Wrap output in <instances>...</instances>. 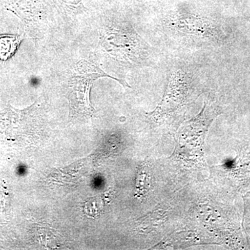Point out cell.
I'll list each match as a JSON object with an SVG mask.
<instances>
[{"mask_svg": "<svg viewBox=\"0 0 250 250\" xmlns=\"http://www.w3.org/2000/svg\"><path fill=\"white\" fill-rule=\"evenodd\" d=\"M0 7L21 20L26 33L36 43L45 38L52 26V14L45 0H0Z\"/></svg>", "mask_w": 250, "mask_h": 250, "instance_id": "obj_3", "label": "cell"}, {"mask_svg": "<svg viewBox=\"0 0 250 250\" xmlns=\"http://www.w3.org/2000/svg\"><path fill=\"white\" fill-rule=\"evenodd\" d=\"M245 210L243 227L250 241V192L244 196Z\"/></svg>", "mask_w": 250, "mask_h": 250, "instance_id": "obj_9", "label": "cell"}, {"mask_svg": "<svg viewBox=\"0 0 250 250\" xmlns=\"http://www.w3.org/2000/svg\"><path fill=\"white\" fill-rule=\"evenodd\" d=\"M166 24L171 30L197 41L213 42L221 34L212 20L190 14L171 15L167 17Z\"/></svg>", "mask_w": 250, "mask_h": 250, "instance_id": "obj_5", "label": "cell"}, {"mask_svg": "<svg viewBox=\"0 0 250 250\" xmlns=\"http://www.w3.org/2000/svg\"><path fill=\"white\" fill-rule=\"evenodd\" d=\"M238 164L240 174H245L246 179H250V149L243 152Z\"/></svg>", "mask_w": 250, "mask_h": 250, "instance_id": "obj_8", "label": "cell"}, {"mask_svg": "<svg viewBox=\"0 0 250 250\" xmlns=\"http://www.w3.org/2000/svg\"><path fill=\"white\" fill-rule=\"evenodd\" d=\"M193 80L190 75L182 70L171 74L164 99L155 111L149 113L148 118L159 122L184 106L191 95Z\"/></svg>", "mask_w": 250, "mask_h": 250, "instance_id": "obj_4", "label": "cell"}, {"mask_svg": "<svg viewBox=\"0 0 250 250\" xmlns=\"http://www.w3.org/2000/svg\"><path fill=\"white\" fill-rule=\"evenodd\" d=\"M56 6L61 8L62 11L72 16H77L83 14L86 8L82 0H53Z\"/></svg>", "mask_w": 250, "mask_h": 250, "instance_id": "obj_7", "label": "cell"}, {"mask_svg": "<svg viewBox=\"0 0 250 250\" xmlns=\"http://www.w3.org/2000/svg\"><path fill=\"white\" fill-rule=\"evenodd\" d=\"M98 52L121 67L147 65L152 47L126 21L103 18L98 28Z\"/></svg>", "mask_w": 250, "mask_h": 250, "instance_id": "obj_1", "label": "cell"}, {"mask_svg": "<svg viewBox=\"0 0 250 250\" xmlns=\"http://www.w3.org/2000/svg\"><path fill=\"white\" fill-rule=\"evenodd\" d=\"M23 39V35L0 34V61L6 62L14 57Z\"/></svg>", "mask_w": 250, "mask_h": 250, "instance_id": "obj_6", "label": "cell"}, {"mask_svg": "<svg viewBox=\"0 0 250 250\" xmlns=\"http://www.w3.org/2000/svg\"><path fill=\"white\" fill-rule=\"evenodd\" d=\"M108 77L117 81L124 88H131L125 80L116 78L104 71L93 57L75 60L66 70L62 88L69 102L70 118L72 121H87L95 116L90 104V94L94 82Z\"/></svg>", "mask_w": 250, "mask_h": 250, "instance_id": "obj_2", "label": "cell"}]
</instances>
